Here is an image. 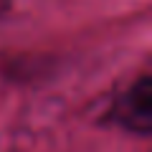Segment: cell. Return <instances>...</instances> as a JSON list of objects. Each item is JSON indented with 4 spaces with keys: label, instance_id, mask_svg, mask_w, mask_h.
Returning <instances> with one entry per match:
<instances>
[{
    "label": "cell",
    "instance_id": "cell-1",
    "mask_svg": "<svg viewBox=\"0 0 152 152\" xmlns=\"http://www.w3.org/2000/svg\"><path fill=\"white\" fill-rule=\"evenodd\" d=\"M112 122L137 137H150L152 132V76L142 74L129 89L119 94L109 112Z\"/></svg>",
    "mask_w": 152,
    "mask_h": 152
}]
</instances>
